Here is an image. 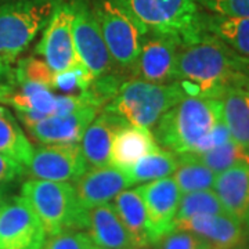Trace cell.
Returning a JSON list of instances; mask_svg holds the SVG:
<instances>
[{
	"label": "cell",
	"mask_w": 249,
	"mask_h": 249,
	"mask_svg": "<svg viewBox=\"0 0 249 249\" xmlns=\"http://www.w3.org/2000/svg\"><path fill=\"white\" fill-rule=\"evenodd\" d=\"M248 80L249 58L209 34L178 50L175 82L187 97L222 98L226 90Z\"/></svg>",
	"instance_id": "obj_1"
},
{
	"label": "cell",
	"mask_w": 249,
	"mask_h": 249,
	"mask_svg": "<svg viewBox=\"0 0 249 249\" xmlns=\"http://www.w3.org/2000/svg\"><path fill=\"white\" fill-rule=\"evenodd\" d=\"M223 121L220 98L184 97L154 126V139L160 148L176 155L191 154L196 144Z\"/></svg>",
	"instance_id": "obj_2"
},
{
	"label": "cell",
	"mask_w": 249,
	"mask_h": 249,
	"mask_svg": "<svg viewBox=\"0 0 249 249\" xmlns=\"http://www.w3.org/2000/svg\"><path fill=\"white\" fill-rule=\"evenodd\" d=\"M21 196L34 209L47 235L64 231H86L88 209L80 205L71 183L28 178Z\"/></svg>",
	"instance_id": "obj_3"
},
{
	"label": "cell",
	"mask_w": 249,
	"mask_h": 249,
	"mask_svg": "<svg viewBox=\"0 0 249 249\" xmlns=\"http://www.w3.org/2000/svg\"><path fill=\"white\" fill-rule=\"evenodd\" d=\"M124 3L148 34L169 37L180 47L208 35L204 11L196 0H124Z\"/></svg>",
	"instance_id": "obj_4"
},
{
	"label": "cell",
	"mask_w": 249,
	"mask_h": 249,
	"mask_svg": "<svg viewBox=\"0 0 249 249\" xmlns=\"http://www.w3.org/2000/svg\"><path fill=\"white\" fill-rule=\"evenodd\" d=\"M184 97V91L176 82L152 83L133 78L124 80L104 109L127 124L152 130L163 114Z\"/></svg>",
	"instance_id": "obj_5"
},
{
	"label": "cell",
	"mask_w": 249,
	"mask_h": 249,
	"mask_svg": "<svg viewBox=\"0 0 249 249\" xmlns=\"http://www.w3.org/2000/svg\"><path fill=\"white\" fill-rule=\"evenodd\" d=\"M93 11L112 60L121 70L133 71L147 29L132 14L124 0H97Z\"/></svg>",
	"instance_id": "obj_6"
},
{
	"label": "cell",
	"mask_w": 249,
	"mask_h": 249,
	"mask_svg": "<svg viewBox=\"0 0 249 249\" xmlns=\"http://www.w3.org/2000/svg\"><path fill=\"white\" fill-rule=\"evenodd\" d=\"M57 0H0V55L16 60L47 25Z\"/></svg>",
	"instance_id": "obj_7"
},
{
	"label": "cell",
	"mask_w": 249,
	"mask_h": 249,
	"mask_svg": "<svg viewBox=\"0 0 249 249\" xmlns=\"http://www.w3.org/2000/svg\"><path fill=\"white\" fill-rule=\"evenodd\" d=\"M72 36L79 61L96 78L112 73L115 62L104 42L93 7L85 0H71Z\"/></svg>",
	"instance_id": "obj_8"
},
{
	"label": "cell",
	"mask_w": 249,
	"mask_h": 249,
	"mask_svg": "<svg viewBox=\"0 0 249 249\" xmlns=\"http://www.w3.org/2000/svg\"><path fill=\"white\" fill-rule=\"evenodd\" d=\"M71 1L57 0L43 35L36 45V53L42 55L54 73L79 65L72 36Z\"/></svg>",
	"instance_id": "obj_9"
},
{
	"label": "cell",
	"mask_w": 249,
	"mask_h": 249,
	"mask_svg": "<svg viewBox=\"0 0 249 249\" xmlns=\"http://www.w3.org/2000/svg\"><path fill=\"white\" fill-rule=\"evenodd\" d=\"M43 224L22 196L0 204V249H42Z\"/></svg>",
	"instance_id": "obj_10"
},
{
	"label": "cell",
	"mask_w": 249,
	"mask_h": 249,
	"mask_svg": "<svg viewBox=\"0 0 249 249\" xmlns=\"http://www.w3.org/2000/svg\"><path fill=\"white\" fill-rule=\"evenodd\" d=\"M25 169L31 178L75 183L89 166L79 144H42L34 147Z\"/></svg>",
	"instance_id": "obj_11"
},
{
	"label": "cell",
	"mask_w": 249,
	"mask_h": 249,
	"mask_svg": "<svg viewBox=\"0 0 249 249\" xmlns=\"http://www.w3.org/2000/svg\"><path fill=\"white\" fill-rule=\"evenodd\" d=\"M137 190L142 196L147 213L150 244L154 245L165 234L175 229L181 194L172 176L144 183L137 187Z\"/></svg>",
	"instance_id": "obj_12"
},
{
	"label": "cell",
	"mask_w": 249,
	"mask_h": 249,
	"mask_svg": "<svg viewBox=\"0 0 249 249\" xmlns=\"http://www.w3.org/2000/svg\"><path fill=\"white\" fill-rule=\"evenodd\" d=\"M180 45L165 36L147 34L132 73L134 78L152 83L176 80V64Z\"/></svg>",
	"instance_id": "obj_13"
},
{
	"label": "cell",
	"mask_w": 249,
	"mask_h": 249,
	"mask_svg": "<svg viewBox=\"0 0 249 249\" xmlns=\"http://www.w3.org/2000/svg\"><path fill=\"white\" fill-rule=\"evenodd\" d=\"M101 108L86 106L67 115H52L27 126L32 139L40 144H79L83 133Z\"/></svg>",
	"instance_id": "obj_14"
},
{
	"label": "cell",
	"mask_w": 249,
	"mask_h": 249,
	"mask_svg": "<svg viewBox=\"0 0 249 249\" xmlns=\"http://www.w3.org/2000/svg\"><path fill=\"white\" fill-rule=\"evenodd\" d=\"M75 191L85 209L109 204L119 193L132 187L126 172L112 165L103 168H89L76 181Z\"/></svg>",
	"instance_id": "obj_15"
},
{
	"label": "cell",
	"mask_w": 249,
	"mask_h": 249,
	"mask_svg": "<svg viewBox=\"0 0 249 249\" xmlns=\"http://www.w3.org/2000/svg\"><path fill=\"white\" fill-rule=\"evenodd\" d=\"M176 229L187 230L204 238L212 249H238L248 235L245 224L230 214H206L175 223Z\"/></svg>",
	"instance_id": "obj_16"
},
{
	"label": "cell",
	"mask_w": 249,
	"mask_h": 249,
	"mask_svg": "<svg viewBox=\"0 0 249 249\" xmlns=\"http://www.w3.org/2000/svg\"><path fill=\"white\" fill-rule=\"evenodd\" d=\"M127 124L109 111H103L89 124L80 139V150L89 168H103L109 165V151L116 130Z\"/></svg>",
	"instance_id": "obj_17"
},
{
	"label": "cell",
	"mask_w": 249,
	"mask_h": 249,
	"mask_svg": "<svg viewBox=\"0 0 249 249\" xmlns=\"http://www.w3.org/2000/svg\"><path fill=\"white\" fill-rule=\"evenodd\" d=\"M212 190L226 213L245 224L249 214V165H237L217 173Z\"/></svg>",
	"instance_id": "obj_18"
},
{
	"label": "cell",
	"mask_w": 249,
	"mask_h": 249,
	"mask_svg": "<svg viewBox=\"0 0 249 249\" xmlns=\"http://www.w3.org/2000/svg\"><path fill=\"white\" fill-rule=\"evenodd\" d=\"M86 232L93 244L101 249H134L112 204H103L88 209Z\"/></svg>",
	"instance_id": "obj_19"
},
{
	"label": "cell",
	"mask_w": 249,
	"mask_h": 249,
	"mask_svg": "<svg viewBox=\"0 0 249 249\" xmlns=\"http://www.w3.org/2000/svg\"><path fill=\"white\" fill-rule=\"evenodd\" d=\"M157 150H160V145L155 142L151 130L124 124L114 136L109 151V165L124 170L142 157Z\"/></svg>",
	"instance_id": "obj_20"
},
{
	"label": "cell",
	"mask_w": 249,
	"mask_h": 249,
	"mask_svg": "<svg viewBox=\"0 0 249 249\" xmlns=\"http://www.w3.org/2000/svg\"><path fill=\"white\" fill-rule=\"evenodd\" d=\"M112 206L133 241L134 248L151 245L148 238L147 213L137 188L124 190L114 198Z\"/></svg>",
	"instance_id": "obj_21"
},
{
	"label": "cell",
	"mask_w": 249,
	"mask_h": 249,
	"mask_svg": "<svg viewBox=\"0 0 249 249\" xmlns=\"http://www.w3.org/2000/svg\"><path fill=\"white\" fill-rule=\"evenodd\" d=\"M223 121L232 140L249 144V80L226 90L222 96Z\"/></svg>",
	"instance_id": "obj_22"
},
{
	"label": "cell",
	"mask_w": 249,
	"mask_h": 249,
	"mask_svg": "<svg viewBox=\"0 0 249 249\" xmlns=\"http://www.w3.org/2000/svg\"><path fill=\"white\" fill-rule=\"evenodd\" d=\"M205 31L232 52L249 58V17H226L204 13Z\"/></svg>",
	"instance_id": "obj_23"
},
{
	"label": "cell",
	"mask_w": 249,
	"mask_h": 249,
	"mask_svg": "<svg viewBox=\"0 0 249 249\" xmlns=\"http://www.w3.org/2000/svg\"><path fill=\"white\" fill-rule=\"evenodd\" d=\"M6 104L14 107L17 112H36L52 116L55 106V94L53 89L43 85L16 82L14 90L11 91Z\"/></svg>",
	"instance_id": "obj_24"
},
{
	"label": "cell",
	"mask_w": 249,
	"mask_h": 249,
	"mask_svg": "<svg viewBox=\"0 0 249 249\" xmlns=\"http://www.w3.org/2000/svg\"><path fill=\"white\" fill-rule=\"evenodd\" d=\"M178 163L176 154L160 148L142 157L124 172L130 178L132 186H134L139 183H150L154 180L170 178L178 168Z\"/></svg>",
	"instance_id": "obj_25"
},
{
	"label": "cell",
	"mask_w": 249,
	"mask_h": 249,
	"mask_svg": "<svg viewBox=\"0 0 249 249\" xmlns=\"http://www.w3.org/2000/svg\"><path fill=\"white\" fill-rule=\"evenodd\" d=\"M0 152L14 158L25 168L34 152V145L28 140L16 116L3 106H0Z\"/></svg>",
	"instance_id": "obj_26"
},
{
	"label": "cell",
	"mask_w": 249,
	"mask_h": 249,
	"mask_svg": "<svg viewBox=\"0 0 249 249\" xmlns=\"http://www.w3.org/2000/svg\"><path fill=\"white\" fill-rule=\"evenodd\" d=\"M178 168L173 172L172 178L175 180L180 194H187L199 190H209L213 187L214 178H216L214 172L187 154L178 155Z\"/></svg>",
	"instance_id": "obj_27"
},
{
	"label": "cell",
	"mask_w": 249,
	"mask_h": 249,
	"mask_svg": "<svg viewBox=\"0 0 249 249\" xmlns=\"http://www.w3.org/2000/svg\"><path fill=\"white\" fill-rule=\"evenodd\" d=\"M204 163L216 175L237 165H249V144L230 139L227 142L202 154H187Z\"/></svg>",
	"instance_id": "obj_28"
},
{
	"label": "cell",
	"mask_w": 249,
	"mask_h": 249,
	"mask_svg": "<svg viewBox=\"0 0 249 249\" xmlns=\"http://www.w3.org/2000/svg\"><path fill=\"white\" fill-rule=\"evenodd\" d=\"M223 213H226V211L213 190L212 188L199 190V191L181 194L175 223L178 220H187L191 217H196V216Z\"/></svg>",
	"instance_id": "obj_29"
},
{
	"label": "cell",
	"mask_w": 249,
	"mask_h": 249,
	"mask_svg": "<svg viewBox=\"0 0 249 249\" xmlns=\"http://www.w3.org/2000/svg\"><path fill=\"white\" fill-rule=\"evenodd\" d=\"M93 80L94 76L89 70L83 64H79L67 71L54 73L53 90H58L64 94H79L89 89Z\"/></svg>",
	"instance_id": "obj_30"
},
{
	"label": "cell",
	"mask_w": 249,
	"mask_h": 249,
	"mask_svg": "<svg viewBox=\"0 0 249 249\" xmlns=\"http://www.w3.org/2000/svg\"><path fill=\"white\" fill-rule=\"evenodd\" d=\"M14 76L16 82H31L53 89V70L45 60H39L36 57L19 60L14 68Z\"/></svg>",
	"instance_id": "obj_31"
},
{
	"label": "cell",
	"mask_w": 249,
	"mask_h": 249,
	"mask_svg": "<svg viewBox=\"0 0 249 249\" xmlns=\"http://www.w3.org/2000/svg\"><path fill=\"white\" fill-rule=\"evenodd\" d=\"M154 249H212V247L194 232L173 229L157 241Z\"/></svg>",
	"instance_id": "obj_32"
},
{
	"label": "cell",
	"mask_w": 249,
	"mask_h": 249,
	"mask_svg": "<svg viewBox=\"0 0 249 249\" xmlns=\"http://www.w3.org/2000/svg\"><path fill=\"white\" fill-rule=\"evenodd\" d=\"M96 247L83 230L78 231H64L46 238L42 249H93Z\"/></svg>",
	"instance_id": "obj_33"
},
{
	"label": "cell",
	"mask_w": 249,
	"mask_h": 249,
	"mask_svg": "<svg viewBox=\"0 0 249 249\" xmlns=\"http://www.w3.org/2000/svg\"><path fill=\"white\" fill-rule=\"evenodd\" d=\"M209 14L226 17H249V0H196Z\"/></svg>",
	"instance_id": "obj_34"
},
{
	"label": "cell",
	"mask_w": 249,
	"mask_h": 249,
	"mask_svg": "<svg viewBox=\"0 0 249 249\" xmlns=\"http://www.w3.org/2000/svg\"><path fill=\"white\" fill-rule=\"evenodd\" d=\"M25 173L27 169L22 163L0 152V201L3 198L6 187L14 183L19 178H22Z\"/></svg>",
	"instance_id": "obj_35"
},
{
	"label": "cell",
	"mask_w": 249,
	"mask_h": 249,
	"mask_svg": "<svg viewBox=\"0 0 249 249\" xmlns=\"http://www.w3.org/2000/svg\"><path fill=\"white\" fill-rule=\"evenodd\" d=\"M230 139H231V134L229 132V127L226 126L224 121H220L219 124H214L213 129L206 134L201 142L196 144V147L191 154H202L209 150H213L216 147L229 142Z\"/></svg>",
	"instance_id": "obj_36"
},
{
	"label": "cell",
	"mask_w": 249,
	"mask_h": 249,
	"mask_svg": "<svg viewBox=\"0 0 249 249\" xmlns=\"http://www.w3.org/2000/svg\"><path fill=\"white\" fill-rule=\"evenodd\" d=\"M16 86L14 68L11 61L0 55V104H6L7 98Z\"/></svg>",
	"instance_id": "obj_37"
},
{
	"label": "cell",
	"mask_w": 249,
	"mask_h": 249,
	"mask_svg": "<svg viewBox=\"0 0 249 249\" xmlns=\"http://www.w3.org/2000/svg\"><path fill=\"white\" fill-rule=\"evenodd\" d=\"M244 248L249 249V230H248V235H247V240H245V244H244Z\"/></svg>",
	"instance_id": "obj_38"
},
{
	"label": "cell",
	"mask_w": 249,
	"mask_h": 249,
	"mask_svg": "<svg viewBox=\"0 0 249 249\" xmlns=\"http://www.w3.org/2000/svg\"><path fill=\"white\" fill-rule=\"evenodd\" d=\"M134 249H154L152 245H147V247H140V248H134Z\"/></svg>",
	"instance_id": "obj_39"
},
{
	"label": "cell",
	"mask_w": 249,
	"mask_h": 249,
	"mask_svg": "<svg viewBox=\"0 0 249 249\" xmlns=\"http://www.w3.org/2000/svg\"><path fill=\"white\" fill-rule=\"evenodd\" d=\"M245 226H247V229L249 230V214H248V219H247V223H245Z\"/></svg>",
	"instance_id": "obj_40"
},
{
	"label": "cell",
	"mask_w": 249,
	"mask_h": 249,
	"mask_svg": "<svg viewBox=\"0 0 249 249\" xmlns=\"http://www.w3.org/2000/svg\"><path fill=\"white\" fill-rule=\"evenodd\" d=\"M93 249H101V248H98V247H94V248H93Z\"/></svg>",
	"instance_id": "obj_41"
},
{
	"label": "cell",
	"mask_w": 249,
	"mask_h": 249,
	"mask_svg": "<svg viewBox=\"0 0 249 249\" xmlns=\"http://www.w3.org/2000/svg\"><path fill=\"white\" fill-rule=\"evenodd\" d=\"M238 249H245V248H244V245H242V247H241V248H238Z\"/></svg>",
	"instance_id": "obj_42"
}]
</instances>
